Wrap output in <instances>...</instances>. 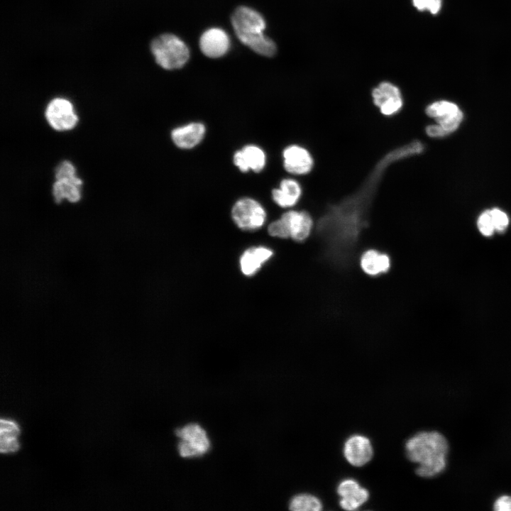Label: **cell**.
Instances as JSON below:
<instances>
[{
	"mask_svg": "<svg viewBox=\"0 0 511 511\" xmlns=\"http://www.w3.org/2000/svg\"><path fill=\"white\" fill-rule=\"evenodd\" d=\"M407 458L418 464L416 473L425 478L434 477L446 466L449 444L438 432H422L410 437L405 444Z\"/></svg>",
	"mask_w": 511,
	"mask_h": 511,
	"instance_id": "obj_1",
	"label": "cell"
},
{
	"mask_svg": "<svg viewBox=\"0 0 511 511\" xmlns=\"http://www.w3.org/2000/svg\"><path fill=\"white\" fill-rule=\"evenodd\" d=\"M76 176L75 168L69 161L65 160L58 165L55 171L56 180L68 178Z\"/></svg>",
	"mask_w": 511,
	"mask_h": 511,
	"instance_id": "obj_26",
	"label": "cell"
},
{
	"mask_svg": "<svg viewBox=\"0 0 511 511\" xmlns=\"http://www.w3.org/2000/svg\"><path fill=\"white\" fill-rule=\"evenodd\" d=\"M337 493L341 497L340 506L346 510H357L369 498L368 490L351 478L345 479L339 484Z\"/></svg>",
	"mask_w": 511,
	"mask_h": 511,
	"instance_id": "obj_10",
	"label": "cell"
},
{
	"mask_svg": "<svg viewBox=\"0 0 511 511\" xmlns=\"http://www.w3.org/2000/svg\"><path fill=\"white\" fill-rule=\"evenodd\" d=\"M284 167L294 175H305L311 171L313 159L308 150L301 146L292 145L282 153Z\"/></svg>",
	"mask_w": 511,
	"mask_h": 511,
	"instance_id": "obj_12",
	"label": "cell"
},
{
	"mask_svg": "<svg viewBox=\"0 0 511 511\" xmlns=\"http://www.w3.org/2000/svg\"><path fill=\"white\" fill-rule=\"evenodd\" d=\"M477 225L480 233L490 236L495 231L490 209L484 211L478 217Z\"/></svg>",
	"mask_w": 511,
	"mask_h": 511,
	"instance_id": "obj_22",
	"label": "cell"
},
{
	"mask_svg": "<svg viewBox=\"0 0 511 511\" xmlns=\"http://www.w3.org/2000/svg\"><path fill=\"white\" fill-rule=\"evenodd\" d=\"M414 6L421 11L438 13L442 6V0H412Z\"/></svg>",
	"mask_w": 511,
	"mask_h": 511,
	"instance_id": "obj_24",
	"label": "cell"
},
{
	"mask_svg": "<svg viewBox=\"0 0 511 511\" xmlns=\"http://www.w3.org/2000/svg\"><path fill=\"white\" fill-rule=\"evenodd\" d=\"M281 219L288 229L290 237L297 241L306 239L312 227V219L306 211H288L284 213Z\"/></svg>",
	"mask_w": 511,
	"mask_h": 511,
	"instance_id": "obj_15",
	"label": "cell"
},
{
	"mask_svg": "<svg viewBox=\"0 0 511 511\" xmlns=\"http://www.w3.org/2000/svg\"><path fill=\"white\" fill-rule=\"evenodd\" d=\"M289 509L292 511H320L322 503L320 500L311 494H299L290 500Z\"/></svg>",
	"mask_w": 511,
	"mask_h": 511,
	"instance_id": "obj_21",
	"label": "cell"
},
{
	"mask_svg": "<svg viewBox=\"0 0 511 511\" xmlns=\"http://www.w3.org/2000/svg\"><path fill=\"white\" fill-rule=\"evenodd\" d=\"M231 23L240 41L254 52L266 57H273L276 53L275 43L263 33L265 21L258 11L239 6L231 16Z\"/></svg>",
	"mask_w": 511,
	"mask_h": 511,
	"instance_id": "obj_2",
	"label": "cell"
},
{
	"mask_svg": "<svg viewBox=\"0 0 511 511\" xmlns=\"http://www.w3.org/2000/svg\"><path fill=\"white\" fill-rule=\"evenodd\" d=\"M495 231L502 233L509 224L507 215L498 208L490 209Z\"/></svg>",
	"mask_w": 511,
	"mask_h": 511,
	"instance_id": "obj_23",
	"label": "cell"
},
{
	"mask_svg": "<svg viewBox=\"0 0 511 511\" xmlns=\"http://www.w3.org/2000/svg\"><path fill=\"white\" fill-rule=\"evenodd\" d=\"M268 233L272 236L286 238L290 237V233L286 224L280 218L272 222L268 229Z\"/></svg>",
	"mask_w": 511,
	"mask_h": 511,
	"instance_id": "obj_25",
	"label": "cell"
},
{
	"mask_svg": "<svg viewBox=\"0 0 511 511\" xmlns=\"http://www.w3.org/2000/svg\"><path fill=\"white\" fill-rule=\"evenodd\" d=\"M373 103L383 115L391 116L398 112L403 104L401 92L390 82H383L372 91Z\"/></svg>",
	"mask_w": 511,
	"mask_h": 511,
	"instance_id": "obj_8",
	"label": "cell"
},
{
	"mask_svg": "<svg viewBox=\"0 0 511 511\" xmlns=\"http://www.w3.org/2000/svg\"><path fill=\"white\" fill-rule=\"evenodd\" d=\"M45 118L49 125L56 131L72 129L78 122L72 104L64 98H55L48 104Z\"/></svg>",
	"mask_w": 511,
	"mask_h": 511,
	"instance_id": "obj_6",
	"label": "cell"
},
{
	"mask_svg": "<svg viewBox=\"0 0 511 511\" xmlns=\"http://www.w3.org/2000/svg\"><path fill=\"white\" fill-rule=\"evenodd\" d=\"M361 265L365 273L370 275H375L386 272L389 269L390 259L385 254L370 250L363 255Z\"/></svg>",
	"mask_w": 511,
	"mask_h": 511,
	"instance_id": "obj_19",
	"label": "cell"
},
{
	"mask_svg": "<svg viewBox=\"0 0 511 511\" xmlns=\"http://www.w3.org/2000/svg\"><path fill=\"white\" fill-rule=\"evenodd\" d=\"M427 134L432 138H442L449 133L438 123L432 124L426 128Z\"/></svg>",
	"mask_w": 511,
	"mask_h": 511,
	"instance_id": "obj_28",
	"label": "cell"
},
{
	"mask_svg": "<svg viewBox=\"0 0 511 511\" xmlns=\"http://www.w3.org/2000/svg\"><path fill=\"white\" fill-rule=\"evenodd\" d=\"M180 439L177 445L179 454L183 458L197 457L210 449V440L206 431L198 424L190 423L175 431Z\"/></svg>",
	"mask_w": 511,
	"mask_h": 511,
	"instance_id": "obj_4",
	"label": "cell"
},
{
	"mask_svg": "<svg viewBox=\"0 0 511 511\" xmlns=\"http://www.w3.org/2000/svg\"><path fill=\"white\" fill-rule=\"evenodd\" d=\"M233 163L241 172H245L251 169L258 172L264 168L266 157L260 148L248 145L234 153Z\"/></svg>",
	"mask_w": 511,
	"mask_h": 511,
	"instance_id": "obj_14",
	"label": "cell"
},
{
	"mask_svg": "<svg viewBox=\"0 0 511 511\" xmlns=\"http://www.w3.org/2000/svg\"><path fill=\"white\" fill-rule=\"evenodd\" d=\"M206 128L203 123L192 122L174 128L171 138L176 146L189 149L198 145L204 138Z\"/></svg>",
	"mask_w": 511,
	"mask_h": 511,
	"instance_id": "obj_13",
	"label": "cell"
},
{
	"mask_svg": "<svg viewBox=\"0 0 511 511\" xmlns=\"http://www.w3.org/2000/svg\"><path fill=\"white\" fill-rule=\"evenodd\" d=\"M493 509L496 511H511V496L498 498L494 502Z\"/></svg>",
	"mask_w": 511,
	"mask_h": 511,
	"instance_id": "obj_27",
	"label": "cell"
},
{
	"mask_svg": "<svg viewBox=\"0 0 511 511\" xmlns=\"http://www.w3.org/2000/svg\"><path fill=\"white\" fill-rule=\"evenodd\" d=\"M301 187L299 183L292 179H284L280 187L272 191L274 202L282 207L295 205L301 196Z\"/></svg>",
	"mask_w": 511,
	"mask_h": 511,
	"instance_id": "obj_18",
	"label": "cell"
},
{
	"mask_svg": "<svg viewBox=\"0 0 511 511\" xmlns=\"http://www.w3.org/2000/svg\"><path fill=\"white\" fill-rule=\"evenodd\" d=\"M344 455L349 463L360 467L370 461L373 450L370 440L362 435L350 436L345 442Z\"/></svg>",
	"mask_w": 511,
	"mask_h": 511,
	"instance_id": "obj_9",
	"label": "cell"
},
{
	"mask_svg": "<svg viewBox=\"0 0 511 511\" xmlns=\"http://www.w3.org/2000/svg\"><path fill=\"white\" fill-rule=\"evenodd\" d=\"M18 426L12 421L1 419L0 450L1 453L14 452L18 449Z\"/></svg>",
	"mask_w": 511,
	"mask_h": 511,
	"instance_id": "obj_20",
	"label": "cell"
},
{
	"mask_svg": "<svg viewBox=\"0 0 511 511\" xmlns=\"http://www.w3.org/2000/svg\"><path fill=\"white\" fill-rule=\"evenodd\" d=\"M199 46L206 56L216 58L226 53L230 46V40L223 29L212 28L204 31L201 35Z\"/></svg>",
	"mask_w": 511,
	"mask_h": 511,
	"instance_id": "obj_11",
	"label": "cell"
},
{
	"mask_svg": "<svg viewBox=\"0 0 511 511\" xmlns=\"http://www.w3.org/2000/svg\"><path fill=\"white\" fill-rule=\"evenodd\" d=\"M426 114L434 118L449 134L458 128L463 118V112L455 103L445 100L429 104L426 108Z\"/></svg>",
	"mask_w": 511,
	"mask_h": 511,
	"instance_id": "obj_7",
	"label": "cell"
},
{
	"mask_svg": "<svg viewBox=\"0 0 511 511\" xmlns=\"http://www.w3.org/2000/svg\"><path fill=\"white\" fill-rule=\"evenodd\" d=\"M272 255L270 249L263 246L247 249L240 258L242 273L248 276L255 274Z\"/></svg>",
	"mask_w": 511,
	"mask_h": 511,
	"instance_id": "obj_17",
	"label": "cell"
},
{
	"mask_svg": "<svg viewBox=\"0 0 511 511\" xmlns=\"http://www.w3.org/2000/svg\"><path fill=\"white\" fill-rule=\"evenodd\" d=\"M150 48L156 62L165 70L182 67L189 57L186 44L173 34H163L151 43Z\"/></svg>",
	"mask_w": 511,
	"mask_h": 511,
	"instance_id": "obj_3",
	"label": "cell"
},
{
	"mask_svg": "<svg viewBox=\"0 0 511 511\" xmlns=\"http://www.w3.org/2000/svg\"><path fill=\"white\" fill-rule=\"evenodd\" d=\"M82 180L77 175L72 177L56 180L53 185V196L56 203L66 199L77 202L81 198Z\"/></svg>",
	"mask_w": 511,
	"mask_h": 511,
	"instance_id": "obj_16",
	"label": "cell"
},
{
	"mask_svg": "<svg viewBox=\"0 0 511 511\" xmlns=\"http://www.w3.org/2000/svg\"><path fill=\"white\" fill-rule=\"evenodd\" d=\"M231 216L238 228L244 231H255L264 224L266 213L258 202L245 197L234 204Z\"/></svg>",
	"mask_w": 511,
	"mask_h": 511,
	"instance_id": "obj_5",
	"label": "cell"
}]
</instances>
